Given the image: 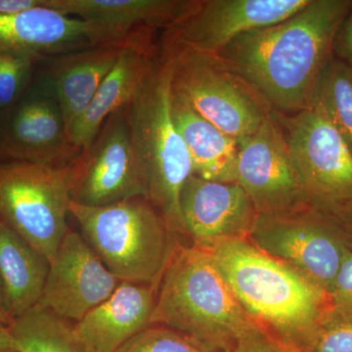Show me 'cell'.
I'll use <instances>...</instances> for the list:
<instances>
[{"mask_svg":"<svg viewBox=\"0 0 352 352\" xmlns=\"http://www.w3.org/2000/svg\"><path fill=\"white\" fill-rule=\"evenodd\" d=\"M309 0H191L162 38L217 55L245 32L278 24Z\"/></svg>","mask_w":352,"mask_h":352,"instance_id":"5bb4252c","label":"cell"},{"mask_svg":"<svg viewBox=\"0 0 352 352\" xmlns=\"http://www.w3.org/2000/svg\"><path fill=\"white\" fill-rule=\"evenodd\" d=\"M0 323L7 324V325H10L12 323V319L10 318L8 312H7L1 286H0Z\"/></svg>","mask_w":352,"mask_h":352,"instance_id":"836d02e7","label":"cell"},{"mask_svg":"<svg viewBox=\"0 0 352 352\" xmlns=\"http://www.w3.org/2000/svg\"><path fill=\"white\" fill-rule=\"evenodd\" d=\"M289 156L312 205L332 208L352 201V151L335 126L315 108L273 112Z\"/></svg>","mask_w":352,"mask_h":352,"instance_id":"9c48e42d","label":"cell"},{"mask_svg":"<svg viewBox=\"0 0 352 352\" xmlns=\"http://www.w3.org/2000/svg\"><path fill=\"white\" fill-rule=\"evenodd\" d=\"M38 61L0 48V111L12 106L31 85Z\"/></svg>","mask_w":352,"mask_h":352,"instance_id":"d4e9b609","label":"cell"},{"mask_svg":"<svg viewBox=\"0 0 352 352\" xmlns=\"http://www.w3.org/2000/svg\"><path fill=\"white\" fill-rule=\"evenodd\" d=\"M159 55L170 73L173 91L228 135H251L272 113L263 97L217 55L164 38Z\"/></svg>","mask_w":352,"mask_h":352,"instance_id":"8992f818","label":"cell"},{"mask_svg":"<svg viewBox=\"0 0 352 352\" xmlns=\"http://www.w3.org/2000/svg\"><path fill=\"white\" fill-rule=\"evenodd\" d=\"M303 352H352V320L326 322Z\"/></svg>","mask_w":352,"mask_h":352,"instance_id":"83f0119b","label":"cell"},{"mask_svg":"<svg viewBox=\"0 0 352 352\" xmlns=\"http://www.w3.org/2000/svg\"><path fill=\"white\" fill-rule=\"evenodd\" d=\"M68 166L0 160V221L52 261L68 232Z\"/></svg>","mask_w":352,"mask_h":352,"instance_id":"52a82bcc","label":"cell"},{"mask_svg":"<svg viewBox=\"0 0 352 352\" xmlns=\"http://www.w3.org/2000/svg\"><path fill=\"white\" fill-rule=\"evenodd\" d=\"M237 183L258 215L289 214L314 206L273 112L254 133L238 139Z\"/></svg>","mask_w":352,"mask_h":352,"instance_id":"8fae6325","label":"cell"},{"mask_svg":"<svg viewBox=\"0 0 352 352\" xmlns=\"http://www.w3.org/2000/svg\"><path fill=\"white\" fill-rule=\"evenodd\" d=\"M117 352H208L180 333L164 326L152 325L131 338Z\"/></svg>","mask_w":352,"mask_h":352,"instance_id":"484cf974","label":"cell"},{"mask_svg":"<svg viewBox=\"0 0 352 352\" xmlns=\"http://www.w3.org/2000/svg\"><path fill=\"white\" fill-rule=\"evenodd\" d=\"M230 352H296L271 337L261 328L252 331Z\"/></svg>","mask_w":352,"mask_h":352,"instance_id":"f1b7e54d","label":"cell"},{"mask_svg":"<svg viewBox=\"0 0 352 352\" xmlns=\"http://www.w3.org/2000/svg\"><path fill=\"white\" fill-rule=\"evenodd\" d=\"M19 352H92L74 330V322L32 307L10 324Z\"/></svg>","mask_w":352,"mask_h":352,"instance_id":"603a6c76","label":"cell"},{"mask_svg":"<svg viewBox=\"0 0 352 352\" xmlns=\"http://www.w3.org/2000/svg\"><path fill=\"white\" fill-rule=\"evenodd\" d=\"M191 0H43V6L87 22L98 46L159 50L155 34L186 12Z\"/></svg>","mask_w":352,"mask_h":352,"instance_id":"4fadbf2b","label":"cell"},{"mask_svg":"<svg viewBox=\"0 0 352 352\" xmlns=\"http://www.w3.org/2000/svg\"><path fill=\"white\" fill-rule=\"evenodd\" d=\"M159 50L124 48L104 78L87 111L69 131L74 145L87 149L105 120L135 97L156 62Z\"/></svg>","mask_w":352,"mask_h":352,"instance_id":"ffe728a7","label":"cell"},{"mask_svg":"<svg viewBox=\"0 0 352 352\" xmlns=\"http://www.w3.org/2000/svg\"><path fill=\"white\" fill-rule=\"evenodd\" d=\"M120 283L82 234L69 228L50 261L36 307L76 323L108 300Z\"/></svg>","mask_w":352,"mask_h":352,"instance_id":"9a60e30c","label":"cell"},{"mask_svg":"<svg viewBox=\"0 0 352 352\" xmlns=\"http://www.w3.org/2000/svg\"><path fill=\"white\" fill-rule=\"evenodd\" d=\"M311 108L323 113L352 151V68L331 58L315 87Z\"/></svg>","mask_w":352,"mask_h":352,"instance_id":"cb8c5ba5","label":"cell"},{"mask_svg":"<svg viewBox=\"0 0 352 352\" xmlns=\"http://www.w3.org/2000/svg\"><path fill=\"white\" fill-rule=\"evenodd\" d=\"M68 185L71 201L87 207L145 197L132 154L126 106L105 120L90 145L69 164Z\"/></svg>","mask_w":352,"mask_h":352,"instance_id":"30bf717a","label":"cell"},{"mask_svg":"<svg viewBox=\"0 0 352 352\" xmlns=\"http://www.w3.org/2000/svg\"><path fill=\"white\" fill-rule=\"evenodd\" d=\"M185 234L197 247L210 249L220 241L248 238L256 214L237 182H217L189 176L179 198Z\"/></svg>","mask_w":352,"mask_h":352,"instance_id":"2e32d148","label":"cell"},{"mask_svg":"<svg viewBox=\"0 0 352 352\" xmlns=\"http://www.w3.org/2000/svg\"><path fill=\"white\" fill-rule=\"evenodd\" d=\"M122 51V48L112 46H95L47 58L36 64L32 82L56 99L69 133L87 111Z\"/></svg>","mask_w":352,"mask_h":352,"instance_id":"e0dca14e","label":"cell"},{"mask_svg":"<svg viewBox=\"0 0 352 352\" xmlns=\"http://www.w3.org/2000/svg\"><path fill=\"white\" fill-rule=\"evenodd\" d=\"M156 298L151 286L122 281L108 300L74 323V330L92 352H117L151 326Z\"/></svg>","mask_w":352,"mask_h":352,"instance_id":"d6986e66","label":"cell"},{"mask_svg":"<svg viewBox=\"0 0 352 352\" xmlns=\"http://www.w3.org/2000/svg\"><path fill=\"white\" fill-rule=\"evenodd\" d=\"M0 352H19L10 326L0 323Z\"/></svg>","mask_w":352,"mask_h":352,"instance_id":"d6a6232c","label":"cell"},{"mask_svg":"<svg viewBox=\"0 0 352 352\" xmlns=\"http://www.w3.org/2000/svg\"><path fill=\"white\" fill-rule=\"evenodd\" d=\"M98 46L85 21L43 6L0 15V48L41 62L47 58Z\"/></svg>","mask_w":352,"mask_h":352,"instance_id":"ac0fdd59","label":"cell"},{"mask_svg":"<svg viewBox=\"0 0 352 352\" xmlns=\"http://www.w3.org/2000/svg\"><path fill=\"white\" fill-rule=\"evenodd\" d=\"M351 6L352 0H309L278 24L241 34L217 55L272 112L308 110L333 57V38Z\"/></svg>","mask_w":352,"mask_h":352,"instance_id":"6da1fadb","label":"cell"},{"mask_svg":"<svg viewBox=\"0 0 352 352\" xmlns=\"http://www.w3.org/2000/svg\"><path fill=\"white\" fill-rule=\"evenodd\" d=\"M69 210L83 239L113 276L157 291L178 235L151 201L138 196L87 207L71 201Z\"/></svg>","mask_w":352,"mask_h":352,"instance_id":"5b68a950","label":"cell"},{"mask_svg":"<svg viewBox=\"0 0 352 352\" xmlns=\"http://www.w3.org/2000/svg\"><path fill=\"white\" fill-rule=\"evenodd\" d=\"M80 152L56 99L38 83L32 80L12 106L0 111V160L62 168Z\"/></svg>","mask_w":352,"mask_h":352,"instance_id":"7c38bea8","label":"cell"},{"mask_svg":"<svg viewBox=\"0 0 352 352\" xmlns=\"http://www.w3.org/2000/svg\"><path fill=\"white\" fill-rule=\"evenodd\" d=\"M152 325L171 329L208 352H230L259 328L236 300L210 251L179 242L157 288Z\"/></svg>","mask_w":352,"mask_h":352,"instance_id":"3957f363","label":"cell"},{"mask_svg":"<svg viewBox=\"0 0 352 352\" xmlns=\"http://www.w3.org/2000/svg\"><path fill=\"white\" fill-rule=\"evenodd\" d=\"M50 261L0 221V286L13 320L38 305Z\"/></svg>","mask_w":352,"mask_h":352,"instance_id":"7402d4cb","label":"cell"},{"mask_svg":"<svg viewBox=\"0 0 352 352\" xmlns=\"http://www.w3.org/2000/svg\"><path fill=\"white\" fill-rule=\"evenodd\" d=\"M248 239L288 264L329 295L352 236L328 210L307 207L289 214L258 215Z\"/></svg>","mask_w":352,"mask_h":352,"instance_id":"ba28073f","label":"cell"},{"mask_svg":"<svg viewBox=\"0 0 352 352\" xmlns=\"http://www.w3.org/2000/svg\"><path fill=\"white\" fill-rule=\"evenodd\" d=\"M171 112L191 157L192 175L210 182H237L238 139L201 117L173 89Z\"/></svg>","mask_w":352,"mask_h":352,"instance_id":"44dd1931","label":"cell"},{"mask_svg":"<svg viewBox=\"0 0 352 352\" xmlns=\"http://www.w3.org/2000/svg\"><path fill=\"white\" fill-rule=\"evenodd\" d=\"M328 321L352 320V250L347 252L329 292Z\"/></svg>","mask_w":352,"mask_h":352,"instance_id":"4316f807","label":"cell"},{"mask_svg":"<svg viewBox=\"0 0 352 352\" xmlns=\"http://www.w3.org/2000/svg\"><path fill=\"white\" fill-rule=\"evenodd\" d=\"M333 56L352 68V6L333 38Z\"/></svg>","mask_w":352,"mask_h":352,"instance_id":"f546056e","label":"cell"},{"mask_svg":"<svg viewBox=\"0 0 352 352\" xmlns=\"http://www.w3.org/2000/svg\"><path fill=\"white\" fill-rule=\"evenodd\" d=\"M208 250L252 320L285 346L305 351L328 320V294L248 238L220 241Z\"/></svg>","mask_w":352,"mask_h":352,"instance_id":"7a4b0ae2","label":"cell"},{"mask_svg":"<svg viewBox=\"0 0 352 352\" xmlns=\"http://www.w3.org/2000/svg\"><path fill=\"white\" fill-rule=\"evenodd\" d=\"M126 116L132 154L144 185L145 198L176 235H186L179 198L193 168L173 120L170 73L160 55L138 94L127 104Z\"/></svg>","mask_w":352,"mask_h":352,"instance_id":"277c9868","label":"cell"},{"mask_svg":"<svg viewBox=\"0 0 352 352\" xmlns=\"http://www.w3.org/2000/svg\"><path fill=\"white\" fill-rule=\"evenodd\" d=\"M326 210L330 212L336 219L339 220L352 236V201Z\"/></svg>","mask_w":352,"mask_h":352,"instance_id":"1f68e13d","label":"cell"},{"mask_svg":"<svg viewBox=\"0 0 352 352\" xmlns=\"http://www.w3.org/2000/svg\"><path fill=\"white\" fill-rule=\"evenodd\" d=\"M43 3V0H0V15L23 12Z\"/></svg>","mask_w":352,"mask_h":352,"instance_id":"4dcf8cb0","label":"cell"}]
</instances>
